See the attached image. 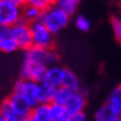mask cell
I'll use <instances>...</instances> for the list:
<instances>
[{
	"label": "cell",
	"instance_id": "6da1fadb",
	"mask_svg": "<svg viewBox=\"0 0 121 121\" xmlns=\"http://www.w3.org/2000/svg\"><path fill=\"white\" fill-rule=\"evenodd\" d=\"M52 88L45 85L43 83H37L32 80L20 79L14 86V93L22 96L31 105V108L37 104H49L53 94Z\"/></svg>",
	"mask_w": 121,
	"mask_h": 121
},
{
	"label": "cell",
	"instance_id": "7a4b0ae2",
	"mask_svg": "<svg viewBox=\"0 0 121 121\" xmlns=\"http://www.w3.org/2000/svg\"><path fill=\"white\" fill-rule=\"evenodd\" d=\"M69 17L63 10H60L56 4H52L47 10H45L43 13H41L40 21L45 25L49 32L54 36L58 34L59 31H62L65 26L69 22Z\"/></svg>",
	"mask_w": 121,
	"mask_h": 121
},
{
	"label": "cell",
	"instance_id": "3957f363",
	"mask_svg": "<svg viewBox=\"0 0 121 121\" xmlns=\"http://www.w3.org/2000/svg\"><path fill=\"white\" fill-rule=\"evenodd\" d=\"M25 60L41 64L43 67L56 65L58 62V54L53 48H41V47H30L25 51Z\"/></svg>",
	"mask_w": 121,
	"mask_h": 121
},
{
	"label": "cell",
	"instance_id": "277c9868",
	"mask_svg": "<svg viewBox=\"0 0 121 121\" xmlns=\"http://www.w3.org/2000/svg\"><path fill=\"white\" fill-rule=\"evenodd\" d=\"M9 36L15 41V43L17 45V48L27 51L30 47H32L30 25L26 21H24L22 17H21V20L17 24L9 27Z\"/></svg>",
	"mask_w": 121,
	"mask_h": 121
},
{
	"label": "cell",
	"instance_id": "5b68a950",
	"mask_svg": "<svg viewBox=\"0 0 121 121\" xmlns=\"http://www.w3.org/2000/svg\"><path fill=\"white\" fill-rule=\"evenodd\" d=\"M30 31L32 38V46L41 47V48H52L53 46V35L49 32V30L43 25L40 20L31 22Z\"/></svg>",
	"mask_w": 121,
	"mask_h": 121
},
{
	"label": "cell",
	"instance_id": "8992f818",
	"mask_svg": "<svg viewBox=\"0 0 121 121\" xmlns=\"http://www.w3.org/2000/svg\"><path fill=\"white\" fill-rule=\"evenodd\" d=\"M21 8L8 3L6 0H0V25L11 27L21 20Z\"/></svg>",
	"mask_w": 121,
	"mask_h": 121
},
{
	"label": "cell",
	"instance_id": "52a82bcc",
	"mask_svg": "<svg viewBox=\"0 0 121 121\" xmlns=\"http://www.w3.org/2000/svg\"><path fill=\"white\" fill-rule=\"evenodd\" d=\"M85 105H86V96H85L84 93H82L80 90L70 91V94L68 95L67 100L63 104L65 111L68 112L69 116L79 114V112H84Z\"/></svg>",
	"mask_w": 121,
	"mask_h": 121
},
{
	"label": "cell",
	"instance_id": "ba28073f",
	"mask_svg": "<svg viewBox=\"0 0 121 121\" xmlns=\"http://www.w3.org/2000/svg\"><path fill=\"white\" fill-rule=\"evenodd\" d=\"M46 67H43L41 64H37L34 62H29V60L24 59L22 67H21V79L26 80H32L37 82V83H42L43 77L46 73Z\"/></svg>",
	"mask_w": 121,
	"mask_h": 121
},
{
	"label": "cell",
	"instance_id": "9c48e42d",
	"mask_svg": "<svg viewBox=\"0 0 121 121\" xmlns=\"http://www.w3.org/2000/svg\"><path fill=\"white\" fill-rule=\"evenodd\" d=\"M63 73H64V68L59 67V65H51V67H47L45 77H43L42 83L52 88V89H56V88L62 86V80H63Z\"/></svg>",
	"mask_w": 121,
	"mask_h": 121
},
{
	"label": "cell",
	"instance_id": "30bf717a",
	"mask_svg": "<svg viewBox=\"0 0 121 121\" xmlns=\"http://www.w3.org/2000/svg\"><path fill=\"white\" fill-rule=\"evenodd\" d=\"M8 100L10 103V105L13 106V109L15 110V112L20 117L27 119L30 116V112H31L32 108L22 96L17 95L16 93H13V94L8 98Z\"/></svg>",
	"mask_w": 121,
	"mask_h": 121
},
{
	"label": "cell",
	"instance_id": "8fae6325",
	"mask_svg": "<svg viewBox=\"0 0 121 121\" xmlns=\"http://www.w3.org/2000/svg\"><path fill=\"white\" fill-rule=\"evenodd\" d=\"M29 117L32 121H52L49 114V104H37L31 109Z\"/></svg>",
	"mask_w": 121,
	"mask_h": 121
},
{
	"label": "cell",
	"instance_id": "7c38bea8",
	"mask_svg": "<svg viewBox=\"0 0 121 121\" xmlns=\"http://www.w3.org/2000/svg\"><path fill=\"white\" fill-rule=\"evenodd\" d=\"M62 88H64V89H67L69 91H78V90H80V82L78 79V77L75 75V73L72 72L70 69L64 68Z\"/></svg>",
	"mask_w": 121,
	"mask_h": 121
},
{
	"label": "cell",
	"instance_id": "4fadbf2b",
	"mask_svg": "<svg viewBox=\"0 0 121 121\" xmlns=\"http://www.w3.org/2000/svg\"><path fill=\"white\" fill-rule=\"evenodd\" d=\"M117 119H121V117L108 104H104L103 106H100L94 114V121H115Z\"/></svg>",
	"mask_w": 121,
	"mask_h": 121
},
{
	"label": "cell",
	"instance_id": "5bb4252c",
	"mask_svg": "<svg viewBox=\"0 0 121 121\" xmlns=\"http://www.w3.org/2000/svg\"><path fill=\"white\" fill-rule=\"evenodd\" d=\"M49 114H51L52 121H68L69 119V115L65 111L64 106L59 104L49 103Z\"/></svg>",
	"mask_w": 121,
	"mask_h": 121
},
{
	"label": "cell",
	"instance_id": "9a60e30c",
	"mask_svg": "<svg viewBox=\"0 0 121 121\" xmlns=\"http://www.w3.org/2000/svg\"><path fill=\"white\" fill-rule=\"evenodd\" d=\"M0 115H1L3 117H5L8 121H20V120H22V117H20L19 115L15 112V110L13 109L11 105H10L8 99L0 104Z\"/></svg>",
	"mask_w": 121,
	"mask_h": 121
},
{
	"label": "cell",
	"instance_id": "2e32d148",
	"mask_svg": "<svg viewBox=\"0 0 121 121\" xmlns=\"http://www.w3.org/2000/svg\"><path fill=\"white\" fill-rule=\"evenodd\" d=\"M106 104L121 117V91L119 90V88H115L111 91Z\"/></svg>",
	"mask_w": 121,
	"mask_h": 121
},
{
	"label": "cell",
	"instance_id": "e0dca14e",
	"mask_svg": "<svg viewBox=\"0 0 121 121\" xmlns=\"http://www.w3.org/2000/svg\"><path fill=\"white\" fill-rule=\"evenodd\" d=\"M21 15H22L24 21H26L27 24H31V22H35V21L40 20L41 11H38L37 9L30 6V5H25V6L21 9Z\"/></svg>",
	"mask_w": 121,
	"mask_h": 121
},
{
	"label": "cell",
	"instance_id": "ac0fdd59",
	"mask_svg": "<svg viewBox=\"0 0 121 121\" xmlns=\"http://www.w3.org/2000/svg\"><path fill=\"white\" fill-rule=\"evenodd\" d=\"M70 94V91L64 89V88L59 86V88H56L53 90V94H52V99H51V103L53 104H59V105H63L64 101L67 100L68 95Z\"/></svg>",
	"mask_w": 121,
	"mask_h": 121
},
{
	"label": "cell",
	"instance_id": "d6986e66",
	"mask_svg": "<svg viewBox=\"0 0 121 121\" xmlns=\"http://www.w3.org/2000/svg\"><path fill=\"white\" fill-rule=\"evenodd\" d=\"M54 4H56L60 10H63V11L67 14L68 16L73 15L75 13L77 5H78L74 0H57Z\"/></svg>",
	"mask_w": 121,
	"mask_h": 121
},
{
	"label": "cell",
	"instance_id": "ffe728a7",
	"mask_svg": "<svg viewBox=\"0 0 121 121\" xmlns=\"http://www.w3.org/2000/svg\"><path fill=\"white\" fill-rule=\"evenodd\" d=\"M16 49H19L17 48V45H16L15 41L10 36L6 37V38H4V40L0 42V51H1V52L13 53V52L16 51Z\"/></svg>",
	"mask_w": 121,
	"mask_h": 121
},
{
	"label": "cell",
	"instance_id": "44dd1931",
	"mask_svg": "<svg viewBox=\"0 0 121 121\" xmlns=\"http://www.w3.org/2000/svg\"><path fill=\"white\" fill-rule=\"evenodd\" d=\"M26 5H30V6L37 9L38 11L43 13L45 10H47L49 6H51V3L48 0H26Z\"/></svg>",
	"mask_w": 121,
	"mask_h": 121
},
{
	"label": "cell",
	"instance_id": "7402d4cb",
	"mask_svg": "<svg viewBox=\"0 0 121 121\" xmlns=\"http://www.w3.org/2000/svg\"><path fill=\"white\" fill-rule=\"evenodd\" d=\"M74 24H75L77 29H78L79 31H82V32H86V31L90 30V21L88 20L85 16H83V15L77 16Z\"/></svg>",
	"mask_w": 121,
	"mask_h": 121
},
{
	"label": "cell",
	"instance_id": "603a6c76",
	"mask_svg": "<svg viewBox=\"0 0 121 121\" xmlns=\"http://www.w3.org/2000/svg\"><path fill=\"white\" fill-rule=\"evenodd\" d=\"M111 27H112V32H114V36L116 38V41L121 45V19L112 17Z\"/></svg>",
	"mask_w": 121,
	"mask_h": 121
},
{
	"label": "cell",
	"instance_id": "cb8c5ba5",
	"mask_svg": "<svg viewBox=\"0 0 121 121\" xmlns=\"http://www.w3.org/2000/svg\"><path fill=\"white\" fill-rule=\"evenodd\" d=\"M68 121H88V117L84 112H79V114H75L69 116Z\"/></svg>",
	"mask_w": 121,
	"mask_h": 121
},
{
	"label": "cell",
	"instance_id": "d4e9b609",
	"mask_svg": "<svg viewBox=\"0 0 121 121\" xmlns=\"http://www.w3.org/2000/svg\"><path fill=\"white\" fill-rule=\"evenodd\" d=\"M6 37H9V27L0 25V42Z\"/></svg>",
	"mask_w": 121,
	"mask_h": 121
},
{
	"label": "cell",
	"instance_id": "484cf974",
	"mask_svg": "<svg viewBox=\"0 0 121 121\" xmlns=\"http://www.w3.org/2000/svg\"><path fill=\"white\" fill-rule=\"evenodd\" d=\"M6 1L15 5V6H17V8H21V9L26 5V0H6Z\"/></svg>",
	"mask_w": 121,
	"mask_h": 121
},
{
	"label": "cell",
	"instance_id": "4316f807",
	"mask_svg": "<svg viewBox=\"0 0 121 121\" xmlns=\"http://www.w3.org/2000/svg\"><path fill=\"white\" fill-rule=\"evenodd\" d=\"M0 121H8V120H6V119H5V117H3V116H1V115H0Z\"/></svg>",
	"mask_w": 121,
	"mask_h": 121
},
{
	"label": "cell",
	"instance_id": "83f0119b",
	"mask_svg": "<svg viewBox=\"0 0 121 121\" xmlns=\"http://www.w3.org/2000/svg\"><path fill=\"white\" fill-rule=\"evenodd\" d=\"M48 1L51 3V4H54V3H56V0H48Z\"/></svg>",
	"mask_w": 121,
	"mask_h": 121
},
{
	"label": "cell",
	"instance_id": "f1b7e54d",
	"mask_svg": "<svg viewBox=\"0 0 121 121\" xmlns=\"http://www.w3.org/2000/svg\"><path fill=\"white\" fill-rule=\"evenodd\" d=\"M74 1H75L77 4H79V1H80V0H74Z\"/></svg>",
	"mask_w": 121,
	"mask_h": 121
},
{
	"label": "cell",
	"instance_id": "f546056e",
	"mask_svg": "<svg viewBox=\"0 0 121 121\" xmlns=\"http://www.w3.org/2000/svg\"><path fill=\"white\" fill-rule=\"evenodd\" d=\"M26 121H32V120H31L30 117H27V119H26Z\"/></svg>",
	"mask_w": 121,
	"mask_h": 121
},
{
	"label": "cell",
	"instance_id": "4dcf8cb0",
	"mask_svg": "<svg viewBox=\"0 0 121 121\" xmlns=\"http://www.w3.org/2000/svg\"><path fill=\"white\" fill-rule=\"evenodd\" d=\"M117 88H119V90H120V91H121V85H119V86H117Z\"/></svg>",
	"mask_w": 121,
	"mask_h": 121
},
{
	"label": "cell",
	"instance_id": "1f68e13d",
	"mask_svg": "<svg viewBox=\"0 0 121 121\" xmlns=\"http://www.w3.org/2000/svg\"><path fill=\"white\" fill-rule=\"evenodd\" d=\"M115 121H121V119H117V120H115Z\"/></svg>",
	"mask_w": 121,
	"mask_h": 121
},
{
	"label": "cell",
	"instance_id": "d6a6232c",
	"mask_svg": "<svg viewBox=\"0 0 121 121\" xmlns=\"http://www.w3.org/2000/svg\"><path fill=\"white\" fill-rule=\"evenodd\" d=\"M56 1H57V0H56Z\"/></svg>",
	"mask_w": 121,
	"mask_h": 121
}]
</instances>
